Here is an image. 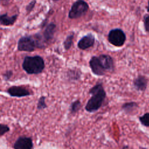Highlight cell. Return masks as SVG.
Listing matches in <instances>:
<instances>
[{
    "instance_id": "14",
    "label": "cell",
    "mask_w": 149,
    "mask_h": 149,
    "mask_svg": "<svg viewBox=\"0 0 149 149\" xmlns=\"http://www.w3.org/2000/svg\"><path fill=\"white\" fill-rule=\"evenodd\" d=\"M138 107V104L136 102H128L124 103L122 105V109L127 113H131Z\"/></svg>"
},
{
    "instance_id": "11",
    "label": "cell",
    "mask_w": 149,
    "mask_h": 149,
    "mask_svg": "<svg viewBox=\"0 0 149 149\" xmlns=\"http://www.w3.org/2000/svg\"><path fill=\"white\" fill-rule=\"evenodd\" d=\"M99 60L106 71H113L114 69V62L113 58L107 54H101L98 56Z\"/></svg>"
},
{
    "instance_id": "2",
    "label": "cell",
    "mask_w": 149,
    "mask_h": 149,
    "mask_svg": "<svg viewBox=\"0 0 149 149\" xmlns=\"http://www.w3.org/2000/svg\"><path fill=\"white\" fill-rule=\"evenodd\" d=\"M22 68L29 74H40L45 68V62L44 59L39 55L26 56L24 58Z\"/></svg>"
},
{
    "instance_id": "7",
    "label": "cell",
    "mask_w": 149,
    "mask_h": 149,
    "mask_svg": "<svg viewBox=\"0 0 149 149\" xmlns=\"http://www.w3.org/2000/svg\"><path fill=\"white\" fill-rule=\"evenodd\" d=\"M13 147V149H33L34 144L31 137L22 136L17 139Z\"/></svg>"
},
{
    "instance_id": "17",
    "label": "cell",
    "mask_w": 149,
    "mask_h": 149,
    "mask_svg": "<svg viewBox=\"0 0 149 149\" xmlns=\"http://www.w3.org/2000/svg\"><path fill=\"white\" fill-rule=\"evenodd\" d=\"M81 106V102L79 100H77L72 102L71 103V104L70 105V108H69V111H70V113L72 114L76 113L80 109Z\"/></svg>"
},
{
    "instance_id": "23",
    "label": "cell",
    "mask_w": 149,
    "mask_h": 149,
    "mask_svg": "<svg viewBox=\"0 0 149 149\" xmlns=\"http://www.w3.org/2000/svg\"><path fill=\"white\" fill-rule=\"evenodd\" d=\"M12 75H13V72H12V70H8L5 71V72L3 73V79H4L5 80L8 81V80H9L11 78V77L12 76Z\"/></svg>"
},
{
    "instance_id": "4",
    "label": "cell",
    "mask_w": 149,
    "mask_h": 149,
    "mask_svg": "<svg viewBox=\"0 0 149 149\" xmlns=\"http://www.w3.org/2000/svg\"><path fill=\"white\" fill-rule=\"evenodd\" d=\"M17 50L19 51L33 52L38 48L37 41L33 35L24 36L20 37L17 42Z\"/></svg>"
},
{
    "instance_id": "9",
    "label": "cell",
    "mask_w": 149,
    "mask_h": 149,
    "mask_svg": "<svg viewBox=\"0 0 149 149\" xmlns=\"http://www.w3.org/2000/svg\"><path fill=\"white\" fill-rule=\"evenodd\" d=\"M56 26L53 22L49 23L46 26L42 34H41L43 41L45 45L48 44L53 40L54 34L56 32Z\"/></svg>"
},
{
    "instance_id": "19",
    "label": "cell",
    "mask_w": 149,
    "mask_h": 149,
    "mask_svg": "<svg viewBox=\"0 0 149 149\" xmlns=\"http://www.w3.org/2000/svg\"><path fill=\"white\" fill-rule=\"evenodd\" d=\"M139 120L143 126L149 127V112L146 113L143 115L140 116Z\"/></svg>"
},
{
    "instance_id": "3",
    "label": "cell",
    "mask_w": 149,
    "mask_h": 149,
    "mask_svg": "<svg viewBox=\"0 0 149 149\" xmlns=\"http://www.w3.org/2000/svg\"><path fill=\"white\" fill-rule=\"evenodd\" d=\"M89 9L88 4L84 0H77L72 5L68 13L71 19H76L84 15Z\"/></svg>"
},
{
    "instance_id": "1",
    "label": "cell",
    "mask_w": 149,
    "mask_h": 149,
    "mask_svg": "<svg viewBox=\"0 0 149 149\" xmlns=\"http://www.w3.org/2000/svg\"><path fill=\"white\" fill-rule=\"evenodd\" d=\"M91 95L87 101L85 109L88 112H94L98 111L102 106L106 97V92L101 83H97L89 90Z\"/></svg>"
},
{
    "instance_id": "6",
    "label": "cell",
    "mask_w": 149,
    "mask_h": 149,
    "mask_svg": "<svg viewBox=\"0 0 149 149\" xmlns=\"http://www.w3.org/2000/svg\"><path fill=\"white\" fill-rule=\"evenodd\" d=\"M6 93L10 97L17 98L24 97L32 94L30 90L21 86H12L7 89Z\"/></svg>"
},
{
    "instance_id": "22",
    "label": "cell",
    "mask_w": 149,
    "mask_h": 149,
    "mask_svg": "<svg viewBox=\"0 0 149 149\" xmlns=\"http://www.w3.org/2000/svg\"><path fill=\"white\" fill-rule=\"evenodd\" d=\"M144 27L146 31L149 33V15H146L143 18Z\"/></svg>"
},
{
    "instance_id": "10",
    "label": "cell",
    "mask_w": 149,
    "mask_h": 149,
    "mask_svg": "<svg viewBox=\"0 0 149 149\" xmlns=\"http://www.w3.org/2000/svg\"><path fill=\"white\" fill-rule=\"evenodd\" d=\"M94 42V36L92 33H88L80 39L77 42V47L80 49L85 50L93 47Z\"/></svg>"
},
{
    "instance_id": "21",
    "label": "cell",
    "mask_w": 149,
    "mask_h": 149,
    "mask_svg": "<svg viewBox=\"0 0 149 149\" xmlns=\"http://www.w3.org/2000/svg\"><path fill=\"white\" fill-rule=\"evenodd\" d=\"M36 2H37L36 0H31L26 5V12L28 13H30L33 10V9H34V6H35V5L36 4Z\"/></svg>"
},
{
    "instance_id": "13",
    "label": "cell",
    "mask_w": 149,
    "mask_h": 149,
    "mask_svg": "<svg viewBox=\"0 0 149 149\" xmlns=\"http://www.w3.org/2000/svg\"><path fill=\"white\" fill-rule=\"evenodd\" d=\"M18 15L16 14L11 16H9L7 13L0 15V24L3 26H9L13 25L16 21Z\"/></svg>"
},
{
    "instance_id": "8",
    "label": "cell",
    "mask_w": 149,
    "mask_h": 149,
    "mask_svg": "<svg viewBox=\"0 0 149 149\" xmlns=\"http://www.w3.org/2000/svg\"><path fill=\"white\" fill-rule=\"evenodd\" d=\"M89 65L93 73L95 75L101 76L105 74L106 70L102 67L98 56H92L90 59Z\"/></svg>"
},
{
    "instance_id": "12",
    "label": "cell",
    "mask_w": 149,
    "mask_h": 149,
    "mask_svg": "<svg viewBox=\"0 0 149 149\" xmlns=\"http://www.w3.org/2000/svg\"><path fill=\"white\" fill-rule=\"evenodd\" d=\"M133 84L134 88L136 90L144 91L147 88L148 80L144 76L139 75L134 79Z\"/></svg>"
},
{
    "instance_id": "5",
    "label": "cell",
    "mask_w": 149,
    "mask_h": 149,
    "mask_svg": "<svg viewBox=\"0 0 149 149\" xmlns=\"http://www.w3.org/2000/svg\"><path fill=\"white\" fill-rule=\"evenodd\" d=\"M126 40L125 32L120 29H112L108 34V40L109 43L115 47H122Z\"/></svg>"
},
{
    "instance_id": "26",
    "label": "cell",
    "mask_w": 149,
    "mask_h": 149,
    "mask_svg": "<svg viewBox=\"0 0 149 149\" xmlns=\"http://www.w3.org/2000/svg\"><path fill=\"white\" fill-rule=\"evenodd\" d=\"M2 1V0H0V2H1V1Z\"/></svg>"
},
{
    "instance_id": "18",
    "label": "cell",
    "mask_w": 149,
    "mask_h": 149,
    "mask_svg": "<svg viewBox=\"0 0 149 149\" xmlns=\"http://www.w3.org/2000/svg\"><path fill=\"white\" fill-rule=\"evenodd\" d=\"M45 99L46 97L45 96H41L37 102V109L38 111H41V110H43L44 109H45L47 107V105L45 102Z\"/></svg>"
},
{
    "instance_id": "15",
    "label": "cell",
    "mask_w": 149,
    "mask_h": 149,
    "mask_svg": "<svg viewBox=\"0 0 149 149\" xmlns=\"http://www.w3.org/2000/svg\"><path fill=\"white\" fill-rule=\"evenodd\" d=\"M81 74V73L80 70L78 69H70L67 72V76L70 80L76 81L78 80L80 78Z\"/></svg>"
},
{
    "instance_id": "25",
    "label": "cell",
    "mask_w": 149,
    "mask_h": 149,
    "mask_svg": "<svg viewBox=\"0 0 149 149\" xmlns=\"http://www.w3.org/2000/svg\"><path fill=\"white\" fill-rule=\"evenodd\" d=\"M53 1H59V0H52Z\"/></svg>"
},
{
    "instance_id": "24",
    "label": "cell",
    "mask_w": 149,
    "mask_h": 149,
    "mask_svg": "<svg viewBox=\"0 0 149 149\" xmlns=\"http://www.w3.org/2000/svg\"><path fill=\"white\" fill-rule=\"evenodd\" d=\"M147 12H149V1H148V6L147 7Z\"/></svg>"
},
{
    "instance_id": "16",
    "label": "cell",
    "mask_w": 149,
    "mask_h": 149,
    "mask_svg": "<svg viewBox=\"0 0 149 149\" xmlns=\"http://www.w3.org/2000/svg\"><path fill=\"white\" fill-rule=\"evenodd\" d=\"M74 35V33L72 32V33L67 36L65 40H64L63 42V45L65 50H69L72 47L73 43Z\"/></svg>"
},
{
    "instance_id": "20",
    "label": "cell",
    "mask_w": 149,
    "mask_h": 149,
    "mask_svg": "<svg viewBox=\"0 0 149 149\" xmlns=\"http://www.w3.org/2000/svg\"><path fill=\"white\" fill-rule=\"evenodd\" d=\"M10 131V127L6 124L0 123V136L4 135Z\"/></svg>"
}]
</instances>
